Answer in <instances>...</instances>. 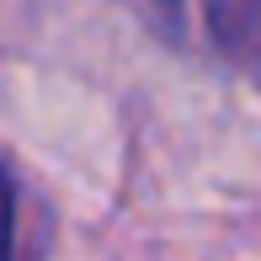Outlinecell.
<instances>
[{"instance_id": "1", "label": "cell", "mask_w": 261, "mask_h": 261, "mask_svg": "<svg viewBox=\"0 0 261 261\" xmlns=\"http://www.w3.org/2000/svg\"><path fill=\"white\" fill-rule=\"evenodd\" d=\"M11 245H16V197H11V176L0 165V261H11Z\"/></svg>"}]
</instances>
